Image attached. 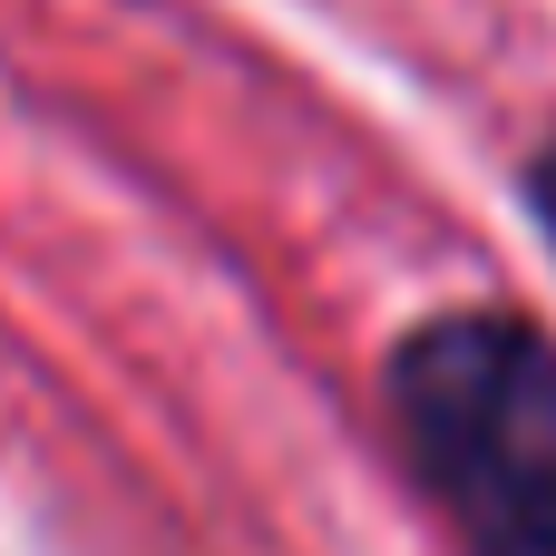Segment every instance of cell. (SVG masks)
<instances>
[{
    "label": "cell",
    "mask_w": 556,
    "mask_h": 556,
    "mask_svg": "<svg viewBox=\"0 0 556 556\" xmlns=\"http://www.w3.org/2000/svg\"><path fill=\"white\" fill-rule=\"evenodd\" d=\"M381 410L469 556H556V342L528 313H430L381 362Z\"/></svg>",
    "instance_id": "cell-1"
},
{
    "label": "cell",
    "mask_w": 556,
    "mask_h": 556,
    "mask_svg": "<svg viewBox=\"0 0 556 556\" xmlns=\"http://www.w3.org/2000/svg\"><path fill=\"white\" fill-rule=\"evenodd\" d=\"M528 215L547 225V244H556V147L538 156V166H528Z\"/></svg>",
    "instance_id": "cell-2"
}]
</instances>
